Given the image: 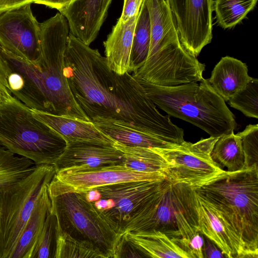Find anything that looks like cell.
I'll use <instances>...</instances> for the list:
<instances>
[{
    "label": "cell",
    "instance_id": "obj_16",
    "mask_svg": "<svg viewBox=\"0 0 258 258\" xmlns=\"http://www.w3.org/2000/svg\"><path fill=\"white\" fill-rule=\"evenodd\" d=\"M112 0H73L60 13L67 20L70 33L87 45L96 38Z\"/></svg>",
    "mask_w": 258,
    "mask_h": 258
},
{
    "label": "cell",
    "instance_id": "obj_32",
    "mask_svg": "<svg viewBox=\"0 0 258 258\" xmlns=\"http://www.w3.org/2000/svg\"><path fill=\"white\" fill-rule=\"evenodd\" d=\"M172 240L187 252L191 258H204L203 253L204 237L203 234L200 231L196 233L190 239L177 238Z\"/></svg>",
    "mask_w": 258,
    "mask_h": 258
},
{
    "label": "cell",
    "instance_id": "obj_26",
    "mask_svg": "<svg viewBox=\"0 0 258 258\" xmlns=\"http://www.w3.org/2000/svg\"><path fill=\"white\" fill-rule=\"evenodd\" d=\"M36 167L32 161L11 152L0 144V190L26 177Z\"/></svg>",
    "mask_w": 258,
    "mask_h": 258
},
{
    "label": "cell",
    "instance_id": "obj_31",
    "mask_svg": "<svg viewBox=\"0 0 258 258\" xmlns=\"http://www.w3.org/2000/svg\"><path fill=\"white\" fill-rule=\"evenodd\" d=\"M240 136L245 156V168H258V125L249 124Z\"/></svg>",
    "mask_w": 258,
    "mask_h": 258
},
{
    "label": "cell",
    "instance_id": "obj_36",
    "mask_svg": "<svg viewBox=\"0 0 258 258\" xmlns=\"http://www.w3.org/2000/svg\"><path fill=\"white\" fill-rule=\"evenodd\" d=\"M73 0H33V3L54 9L59 13L67 8Z\"/></svg>",
    "mask_w": 258,
    "mask_h": 258
},
{
    "label": "cell",
    "instance_id": "obj_30",
    "mask_svg": "<svg viewBox=\"0 0 258 258\" xmlns=\"http://www.w3.org/2000/svg\"><path fill=\"white\" fill-rule=\"evenodd\" d=\"M232 107L249 117L258 118V79L251 78L247 86L229 100Z\"/></svg>",
    "mask_w": 258,
    "mask_h": 258
},
{
    "label": "cell",
    "instance_id": "obj_22",
    "mask_svg": "<svg viewBox=\"0 0 258 258\" xmlns=\"http://www.w3.org/2000/svg\"><path fill=\"white\" fill-rule=\"evenodd\" d=\"M91 122L113 141L126 146L168 148L176 145L116 122L98 119Z\"/></svg>",
    "mask_w": 258,
    "mask_h": 258
},
{
    "label": "cell",
    "instance_id": "obj_25",
    "mask_svg": "<svg viewBox=\"0 0 258 258\" xmlns=\"http://www.w3.org/2000/svg\"><path fill=\"white\" fill-rule=\"evenodd\" d=\"M151 41V23L148 8L143 1L137 18L130 58L129 73H134L145 63Z\"/></svg>",
    "mask_w": 258,
    "mask_h": 258
},
{
    "label": "cell",
    "instance_id": "obj_13",
    "mask_svg": "<svg viewBox=\"0 0 258 258\" xmlns=\"http://www.w3.org/2000/svg\"><path fill=\"white\" fill-rule=\"evenodd\" d=\"M31 4L0 13V47L33 62L40 53V29Z\"/></svg>",
    "mask_w": 258,
    "mask_h": 258
},
{
    "label": "cell",
    "instance_id": "obj_10",
    "mask_svg": "<svg viewBox=\"0 0 258 258\" xmlns=\"http://www.w3.org/2000/svg\"><path fill=\"white\" fill-rule=\"evenodd\" d=\"M219 137H210L195 143L184 141L168 148L152 149L166 161L167 179L196 189L212 181L226 170L212 159L211 154Z\"/></svg>",
    "mask_w": 258,
    "mask_h": 258
},
{
    "label": "cell",
    "instance_id": "obj_9",
    "mask_svg": "<svg viewBox=\"0 0 258 258\" xmlns=\"http://www.w3.org/2000/svg\"><path fill=\"white\" fill-rule=\"evenodd\" d=\"M165 180L114 183L82 193L115 232L122 235L131 221Z\"/></svg>",
    "mask_w": 258,
    "mask_h": 258
},
{
    "label": "cell",
    "instance_id": "obj_4",
    "mask_svg": "<svg viewBox=\"0 0 258 258\" xmlns=\"http://www.w3.org/2000/svg\"><path fill=\"white\" fill-rule=\"evenodd\" d=\"M232 226L250 258L258 257V168L226 172L194 189Z\"/></svg>",
    "mask_w": 258,
    "mask_h": 258
},
{
    "label": "cell",
    "instance_id": "obj_15",
    "mask_svg": "<svg viewBox=\"0 0 258 258\" xmlns=\"http://www.w3.org/2000/svg\"><path fill=\"white\" fill-rule=\"evenodd\" d=\"M66 149L54 164L55 172L72 167L97 168L122 165V152L113 144L65 139Z\"/></svg>",
    "mask_w": 258,
    "mask_h": 258
},
{
    "label": "cell",
    "instance_id": "obj_24",
    "mask_svg": "<svg viewBox=\"0 0 258 258\" xmlns=\"http://www.w3.org/2000/svg\"><path fill=\"white\" fill-rule=\"evenodd\" d=\"M211 156L213 160L227 171L236 172L245 169V156L240 136L234 131L219 137Z\"/></svg>",
    "mask_w": 258,
    "mask_h": 258
},
{
    "label": "cell",
    "instance_id": "obj_17",
    "mask_svg": "<svg viewBox=\"0 0 258 258\" xmlns=\"http://www.w3.org/2000/svg\"><path fill=\"white\" fill-rule=\"evenodd\" d=\"M138 15L125 22L119 20L103 42L108 68L119 75L128 73L134 30Z\"/></svg>",
    "mask_w": 258,
    "mask_h": 258
},
{
    "label": "cell",
    "instance_id": "obj_29",
    "mask_svg": "<svg viewBox=\"0 0 258 258\" xmlns=\"http://www.w3.org/2000/svg\"><path fill=\"white\" fill-rule=\"evenodd\" d=\"M57 232L56 218L50 210L46 218L31 258H55Z\"/></svg>",
    "mask_w": 258,
    "mask_h": 258
},
{
    "label": "cell",
    "instance_id": "obj_1",
    "mask_svg": "<svg viewBox=\"0 0 258 258\" xmlns=\"http://www.w3.org/2000/svg\"><path fill=\"white\" fill-rule=\"evenodd\" d=\"M63 73L76 102L90 121L116 122L172 144L184 141L183 130L159 112L132 75L115 73L98 49L70 33Z\"/></svg>",
    "mask_w": 258,
    "mask_h": 258
},
{
    "label": "cell",
    "instance_id": "obj_3",
    "mask_svg": "<svg viewBox=\"0 0 258 258\" xmlns=\"http://www.w3.org/2000/svg\"><path fill=\"white\" fill-rule=\"evenodd\" d=\"M133 77L159 108L170 116L197 126L211 137L229 134L237 127L234 114L208 79H204L199 84L192 82L162 86Z\"/></svg>",
    "mask_w": 258,
    "mask_h": 258
},
{
    "label": "cell",
    "instance_id": "obj_7",
    "mask_svg": "<svg viewBox=\"0 0 258 258\" xmlns=\"http://www.w3.org/2000/svg\"><path fill=\"white\" fill-rule=\"evenodd\" d=\"M38 165L27 176L0 190V258H9L33 208L55 173Z\"/></svg>",
    "mask_w": 258,
    "mask_h": 258
},
{
    "label": "cell",
    "instance_id": "obj_8",
    "mask_svg": "<svg viewBox=\"0 0 258 258\" xmlns=\"http://www.w3.org/2000/svg\"><path fill=\"white\" fill-rule=\"evenodd\" d=\"M51 211L57 228L77 239L89 243L105 258H114L119 235L88 202L82 192L49 196Z\"/></svg>",
    "mask_w": 258,
    "mask_h": 258
},
{
    "label": "cell",
    "instance_id": "obj_20",
    "mask_svg": "<svg viewBox=\"0 0 258 258\" xmlns=\"http://www.w3.org/2000/svg\"><path fill=\"white\" fill-rule=\"evenodd\" d=\"M51 206L47 186L37 201L9 258H31Z\"/></svg>",
    "mask_w": 258,
    "mask_h": 258
},
{
    "label": "cell",
    "instance_id": "obj_11",
    "mask_svg": "<svg viewBox=\"0 0 258 258\" xmlns=\"http://www.w3.org/2000/svg\"><path fill=\"white\" fill-rule=\"evenodd\" d=\"M167 179L160 172H144L123 165L97 168L72 167L56 171L48 185L49 196L68 192H85L102 186L134 181Z\"/></svg>",
    "mask_w": 258,
    "mask_h": 258
},
{
    "label": "cell",
    "instance_id": "obj_18",
    "mask_svg": "<svg viewBox=\"0 0 258 258\" xmlns=\"http://www.w3.org/2000/svg\"><path fill=\"white\" fill-rule=\"evenodd\" d=\"M246 63L232 57L221 58L208 79L214 90L225 101L243 89L251 79Z\"/></svg>",
    "mask_w": 258,
    "mask_h": 258
},
{
    "label": "cell",
    "instance_id": "obj_21",
    "mask_svg": "<svg viewBox=\"0 0 258 258\" xmlns=\"http://www.w3.org/2000/svg\"><path fill=\"white\" fill-rule=\"evenodd\" d=\"M124 234L143 251L146 257L191 258L187 252L160 231H127Z\"/></svg>",
    "mask_w": 258,
    "mask_h": 258
},
{
    "label": "cell",
    "instance_id": "obj_39",
    "mask_svg": "<svg viewBox=\"0 0 258 258\" xmlns=\"http://www.w3.org/2000/svg\"><path fill=\"white\" fill-rule=\"evenodd\" d=\"M11 95L10 91L0 82V104Z\"/></svg>",
    "mask_w": 258,
    "mask_h": 258
},
{
    "label": "cell",
    "instance_id": "obj_28",
    "mask_svg": "<svg viewBox=\"0 0 258 258\" xmlns=\"http://www.w3.org/2000/svg\"><path fill=\"white\" fill-rule=\"evenodd\" d=\"M55 258H105L92 244L72 237L57 228Z\"/></svg>",
    "mask_w": 258,
    "mask_h": 258
},
{
    "label": "cell",
    "instance_id": "obj_6",
    "mask_svg": "<svg viewBox=\"0 0 258 258\" xmlns=\"http://www.w3.org/2000/svg\"><path fill=\"white\" fill-rule=\"evenodd\" d=\"M160 231L171 239L191 238L199 231L194 189L166 179L127 225L125 233Z\"/></svg>",
    "mask_w": 258,
    "mask_h": 258
},
{
    "label": "cell",
    "instance_id": "obj_14",
    "mask_svg": "<svg viewBox=\"0 0 258 258\" xmlns=\"http://www.w3.org/2000/svg\"><path fill=\"white\" fill-rule=\"evenodd\" d=\"M199 231L228 258H250L237 232L211 203L195 192Z\"/></svg>",
    "mask_w": 258,
    "mask_h": 258
},
{
    "label": "cell",
    "instance_id": "obj_38",
    "mask_svg": "<svg viewBox=\"0 0 258 258\" xmlns=\"http://www.w3.org/2000/svg\"><path fill=\"white\" fill-rule=\"evenodd\" d=\"M10 72V69L3 57L0 49V82L9 90L8 79Z\"/></svg>",
    "mask_w": 258,
    "mask_h": 258
},
{
    "label": "cell",
    "instance_id": "obj_23",
    "mask_svg": "<svg viewBox=\"0 0 258 258\" xmlns=\"http://www.w3.org/2000/svg\"><path fill=\"white\" fill-rule=\"evenodd\" d=\"M113 145L122 152V165L126 167L140 172H160L164 174L168 168L166 161L152 148L131 147L116 141Z\"/></svg>",
    "mask_w": 258,
    "mask_h": 258
},
{
    "label": "cell",
    "instance_id": "obj_34",
    "mask_svg": "<svg viewBox=\"0 0 258 258\" xmlns=\"http://www.w3.org/2000/svg\"><path fill=\"white\" fill-rule=\"evenodd\" d=\"M143 0H124L121 15L118 19L125 22L139 15Z\"/></svg>",
    "mask_w": 258,
    "mask_h": 258
},
{
    "label": "cell",
    "instance_id": "obj_5",
    "mask_svg": "<svg viewBox=\"0 0 258 258\" xmlns=\"http://www.w3.org/2000/svg\"><path fill=\"white\" fill-rule=\"evenodd\" d=\"M0 144L36 165H54L67 142L12 95L0 104Z\"/></svg>",
    "mask_w": 258,
    "mask_h": 258
},
{
    "label": "cell",
    "instance_id": "obj_19",
    "mask_svg": "<svg viewBox=\"0 0 258 258\" xmlns=\"http://www.w3.org/2000/svg\"><path fill=\"white\" fill-rule=\"evenodd\" d=\"M32 114L64 139L92 140L111 144L115 142L102 132L92 122L56 115L31 109Z\"/></svg>",
    "mask_w": 258,
    "mask_h": 258
},
{
    "label": "cell",
    "instance_id": "obj_12",
    "mask_svg": "<svg viewBox=\"0 0 258 258\" xmlns=\"http://www.w3.org/2000/svg\"><path fill=\"white\" fill-rule=\"evenodd\" d=\"M179 41L184 49L197 57L212 38L213 0H166Z\"/></svg>",
    "mask_w": 258,
    "mask_h": 258
},
{
    "label": "cell",
    "instance_id": "obj_2",
    "mask_svg": "<svg viewBox=\"0 0 258 258\" xmlns=\"http://www.w3.org/2000/svg\"><path fill=\"white\" fill-rule=\"evenodd\" d=\"M40 53L25 61L0 47L11 71L8 82L12 95L31 109L90 121L76 102L63 73L70 34L59 12L40 23Z\"/></svg>",
    "mask_w": 258,
    "mask_h": 258
},
{
    "label": "cell",
    "instance_id": "obj_33",
    "mask_svg": "<svg viewBox=\"0 0 258 258\" xmlns=\"http://www.w3.org/2000/svg\"><path fill=\"white\" fill-rule=\"evenodd\" d=\"M146 257L143 251L123 234L116 247L114 258Z\"/></svg>",
    "mask_w": 258,
    "mask_h": 258
},
{
    "label": "cell",
    "instance_id": "obj_35",
    "mask_svg": "<svg viewBox=\"0 0 258 258\" xmlns=\"http://www.w3.org/2000/svg\"><path fill=\"white\" fill-rule=\"evenodd\" d=\"M203 237V253L204 258L226 257L221 250L213 241L204 235Z\"/></svg>",
    "mask_w": 258,
    "mask_h": 258
},
{
    "label": "cell",
    "instance_id": "obj_37",
    "mask_svg": "<svg viewBox=\"0 0 258 258\" xmlns=\"http://www.w3.org/2000/svg\"><path fill=\"white\" fill-rule=\"evenodd\" d=\"M33 3V0H0V13Z\"/></svg>",
    "mask_w": 258,
    "mask_h": 258
},
{
    "label": "cell",
    "instance_id": "obj_27",
    "mask_svg": "<svg viewBox=\"0 0 258 258\" xmlns=\"http://www.w3.org/2000/svg\"><path fill=\"white\" fill-rule=\"evenodd\" d=\"M257 0H215L213 10L218 25L231 28L242 21L255 6Z\"/></svg>",
    "mask_w": 258,
    "mask_h": 258
}]
</instances>
